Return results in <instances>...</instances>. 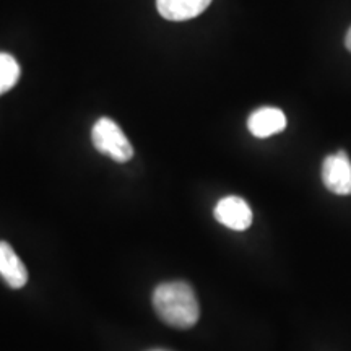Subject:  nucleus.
Returning a JSON list of instances; mask_svg holds the SVG:
<instances>
[{
    "mask_svg": "<svg viewBox=\"0 0 351 351\" xmlns=\"http://www.w3.org/2000/svg\"><path fill=\"white\" fill-rule=\"evenodd\" d=\"M153 307L165 324L174 328H191L200 317V306L191 285L168 282L153 291Z\"/></svg>",
    "mask_w": 351,
    "mask_h": 351,
    "instance_id": "1",
    "label": "nucleus"
},
{
    "mask_svg": "<svg viewBox=\"0 0 351 351\" xmlns=\"http://www.w3.org/2000/svg\"><path fill=\"white\" fill-rule=\"evenodd\" d=\"M91 140L96 150L112 158L117 163H125L134 156V147L129 138L125 137L121 127L109 117H101L96 121L91 130Z\"/></svg>",
    "mask_w": 351,
    "mask_h": 351,
    "instance_id": "2",
    "label": "nucleus"
},
{
    "mask_svg": "<svg viewBox=\"0 0 351 351\" xmlns=\"http://www.w3.org/2000/svg\"><path fill=\"white\" fill-rule=\"evenodd\" d=\"M322 182L337 195H351V161L345 152L328 155L322 163Z\"/></svg>",
    "mask_w": 351,
    "mask_h": 351,
    "instance_id": "3",
    "label": "nucleus"
},
{
    "mask_svg": "<svg viewBox=\"0 0 351 351\" xmlns=\"http://www.w3.org/2000/svg\"><path fill=\"white\" fill-rule=\"evenodd\" d=\"M215 218L230 230L245 231L252 225V210L244 199L230 195L218 202L215 207Z\"/></svg>",
    "mask_w": 351,
    "mask_h": 351,
    "instance_id": "4",
    "label": "nucleus"
},
{
    "mask_svg": "<svg viewBox=\"0 0 351 351\" xmlns=\"http://www.w3.org/2000/svg\"><path fill=\"white\" fill-rule=\"evenodd\" d=\"M287 127V116L278 108H261L247 119V129L254 137L267 138L280 134Z\"/></svg>",
    "mask_w": 351,
    "mask_h": 351,
    "instance_id": "5",
    "label": "nucleus"
},
{
    "mask_svg": "<svg viewBox=\"0 0 351 351\" xmlns=\"http://www.w3.org/2000/svg\"><path fill=\"white\" fill-rule=\"evenodd\" d=\"M0 276L13 289L23 288L28 282V270L25 263L5 241H0Z\"/></svg>",
    "mask_w": 351,
    "mask_h": 351,
    "instance_id": "6",
    "label": "nucleus"
},
{
    "mask_svg": "<svg viewBox=\"0 0 351 351\" xmlns=\"http://www.w3.org/2000/svg\"><path fill=\"white\" fill-rule=\"evenodd\" d=\"M210 3L212 0H156V8L166 20L186 21L204 13Z\"/></svg>",
    "mask_w": 351,
    "mask_h": 351,
    "instance_id": "7",
    "label": "nucleus"
},
{
    "mask_svg": "<svg viewBox=\"0 0 351 351\" xmlns=\"http://www.w3.org/2000/svg\"><path fill=\"white\" fill-rule=\"evenodd\" d=\"M20 65L15 57L7 52H0V96L16 85V82L20 80Z\"/></svg>",
    "mask_w": 351,
    "mask_h": 351,
    "instance_id": "8",
    "label": "nucleus"
},
{
    "mask_svg": "<svg viewBox=\"0 0 351 351\" xmlns=\"http://www.w3.org/2000/svg\"><path fill=\"white\" fill-rule=\"evenodd\" d=\"M345 46H346V49H348V51L351 52V26H350L348 32H346V36H345Z\"/></svg>",
    "mask_w": 351,
    "mask_h": 351,
    "instance_id": "9",
    "label": "nucleus"
},
{
    "mask_svg": "<svg viewBox=\"0 0 351 351\" xmlns=\"http://www.w3.org/2000/svg\"><path fill=\"white\" fill-rule=\"evenodd\" d=\"M152 351H165V350H152Z\"/></svg>",
    "mask_w": 351,
    "mask_h": 351,
    "instance_id": "10",
    "label": "nucleus"
}]
</instances>
